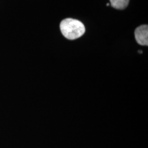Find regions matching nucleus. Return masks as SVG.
<instances>
[{
  "label": "nucleus",
  "instance_id": "1",
  "mask_svg": "<svg viewBox=\"0 0 148 148\" xmlns=\"http://www.w3.org/2000/svg\"><path fill=\"white\" fill-rule=\"evenodd\" d=\"M60 31L65 38L74 40L82 36L85 32V26L82 22L68 18L62 20L60 25Z\"/></svg>",
  "mask_w": 148,
  "mask_h": 148
},
{
  "label": "nucleus",
  "instance_id": "2",
  "mask_svg": "<svg viewBox=\"0 0 148 148\" xmlns=\"http://www.w3.org/2000/svg\"><path fill=\"white\" fill-rule=\"evenodd\" d=\"M134 36L136 42L140 45H148V26L142 25L136 27L134 31Z\"/></svg>",
  "mask_w": 148,
  "mask_h": 148
},
{
  "label": "nucleus",
  "instance_id": "3",
  "mask_svg": "<svg viewBox=\"0 0 148 148\" xmlns=\"http://www.w3.org/2000/svg\"><path fill=\"white\" fill-rule=\"evenodd\" d=\"M110 4L117 10H124L128 5L130 0H110Z\"/></svg>",
  "mask_w": 148,
  "mask_h": 148
},
{
  "label": "nucleus",
  "instance_id": "4",
  "mask_svg": "<svg viewBox=\"0 0 148 148\" xmlns=\"http://www.w3.org/2000/svg\"><path fill=\"white\" fill-rule=\"evenodd\" d=\"M106 5H107V6H109V5H110V4H109V3H107Z\"/></svg>",
  "mask_w": 148,
  "mask_h": 148
}]
</instances>
